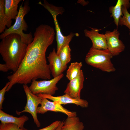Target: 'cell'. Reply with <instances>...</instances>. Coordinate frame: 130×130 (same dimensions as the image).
I'll return each mask as SVG.
<instances>
[{"mask_svg": "<svg viewBox=\"0 0 130 130\" xmlns=\"http://www.w3.org/2000/svg\"><path fill=\"white\" fill-rule=\"evenodd\" d=\"M36 95L42 98L50 99L53 101H57L61 105L72 104L79 106L82 108H86L88 106V103L86 100L81 98H73L65 94L62 96H57L41 94Z\"/></svg>", "mask_w": 130, "mask_h": 130, "instance_id": "11", "label": "cell"}, {"mask_svg": "<svg viewBox=\"0 0 130 130\" xmlns=\"http://www.w3.org/2000/svg\"><path fill=\"white\" fill-rule=\"evenodd\" d=\"M9 81L6 84L4 87L0 91V109H3L2 104L5 99V95L6 90L9 84Z\"/></svg>", "mask_w": 130, "mask_h": 130, "instance_id": "25", "label": "cell"}, {"mask_svg": "<svg viewBox=\"0 0 130 130\" xmlns=\"http://www.w3.org/2000/svg\"><path fill=\"white\" fill-rule=\"evenodd\" d=\"M128 1V0H118L115 6L109 7V12L111 13L110 17H112L114 18V23L117 27L118 26L120 18L123 16L122 11V7Z\"/></svg>", "mask_w": 130, "mask_h": 130, "instance_id": "17", "label": "cell"}, {"mask_svg": "<svg viewBox=\"0 0 130 130\" xmlns=\"http://www.w3.org/2000/svg\"><path fill=\"white\" fill-rule=\"evenodd\" d=\"M23 87L26 96V104L24 110L21 111H16V114L19 115L24 112L30 113L32 116L34 123L39 127L40 124L37 117V110L39 105L41 103L42 98L32 93L27 84H23Z\"/></svg>", "mask_w": 130, "mask_h": 130, "instance_id": "6", "label": "cell"}, {"mask_svg": "<svg viewBox=\"0 0 130 130\" xmlns=\"http://www.w3.org/2000/svg\"><path fill=\"white\" fill-rule=\"evenodd\" d=\"M0 130H20V128L14 123H1L0 124Z\"/></svg>", "mask_w": 130, "mask_h": 130, "instance_id": "23", "label": "cell"}, {"mask_svg": "<svg viewBox=\"0 0 130 130\" xmlns=\"http://www.w3.org/2000/svg\"><path fill=\"white\" fill-rule=\"evenodd\" d=\"M90 30L87 29L84 30L85 36L89 38L92 43L93 48L98 49H107L106 37L105 34L99 33L101 29L91 28Z\"/></svg>", "mask_w": 130, "mask_h": 130, "instance_id": "10", "label": "cell"}, {"mask_svg": "<svg viewBox=\"0 0 130 130\" xmlns=\"http://www.w3.org/2000/svg\"><path fill=\"white\" fill-rule=\"evenodd\" d=\"M28 46L17 34H10L1 39L0 53L5 64L14 73L18 70L24 58Z\"/></svg>", "mask_w": 130, "mask_h": 130, "instance_id": "2", "label": "cell"}, {"mask_svg": "<svg viewBox=\"0 0 130 130\" xmlns=\"http://www.w3.org/2000/svg\"><path fill=\"white\" fill-rule=\"evenodd\" d=\"M21 0H5L4 8L6 15L10 20L15 19L18 11L17 9L18 4Z\"/></svg>", "mask_w": 130, "mask_h": 130, "instance_id": "15", "label": "cell"}, {"mask_svg": "<svg viewBox=\"0 0 130 130\" xmlns=\"http://www.w3.org/2000/svg\"><path fill=\"white\" fill-rule=\"evenodd\" d=\"M64 76L62 73L50 80L38 81L33 80L29 87V88L32 93L35 95L41 94L53 96L58 90L57 84Z\"/></svg>", "mask_w": 130, "mask_h": 130, "instance_id": "5", "label": "cell"}, {"mask_svg": "<svg viewBox=\"0 0 130 130\" xmlns=\"http://www.w3.org/2000/svg\"><path fill=\"white\" fill-rule=\"evenodd\" d=\"M64 123V121H63L59 125L55 130H61L62 127Z\"/></svg>", "mask_w": 130, "mask_h": 130, "instance_id": "27", "label": "cell"}, {"mask_svg": "<svg viewBox=\"0 0 130 130\" xmlns=\"http://www.w3.org/2000/svg\"><path fill=\"white\" fill-rule=\"evenodd\" d=\"M112 57L107 49H98L92 47L86 55L85 61L88 65L104 72H113L116 69L111 61Z\"/></svg>", "mask_w": 130, "mask_h": 130, "instance_id": "4", "label": "cell"}, {"mask_svg": "<svg viewBox=\"0 0 130 130\" xmlns=\"http://www.w3.org/2000/svg\"><path fill=\"white\" fill-rule=\"evenodd\" d=\"M41 106L38 107L37 113L44 114L48 111L63 113L68 117L76 116V112L70 111L62 106L57 101L51 102L46 98H42Z\"/></svg>", "mask_w": 130, "mask_h": 130, "instance_id": "8", "label": "cell"}, {"mask_svg": "<svg viewBox=\"0 0 130 130\" xmlns=\"http://www.w3.org/2000/svg\"><path fill=\"white\" fill-rule=\"evenodd\" d=\"M62 121L57 120L52 123L49 126L38 130H55L61 124ZM20 130H28L24 128L20 129Z\"/></svg>", "mask_w": 130, "mask_h": 130, "instance_id": "24", "label": "cell"}, {"mask_svg": "<svg viewBox=\"0 0 130 130\" xmlns=\"http://www.w3.org/2000/svg\"><path fill=\"white\" fill-rule=\"evenodd\" d=\"M130 6L129 1L123 5L122 8V11L123 16L120 18L118 25H125L129 29V34L130 35V14L128 12L127 9Z\"/></svg>", "mask_w": 130, "mask_h": 130, "instance_id": "20", "label": "cell"}, {"mask_svg": "<svg viewBox=\"0 0 130 130\" xmlns=\"http://www.w3.org/2000/svg\"><path fill=\"white\" fill-rule=\"evenodd\" d=\"M9 69L5 64H0V71L4 72H7Z\"/></svg>", "mask_w": 130, "mask_h": 130, "instance_id": "26", "label": "cell"}, {"mask_svg": "<svg viewBox=\"0 0 130 130\" xmlns=\"http://www.w3.org/2000/svg\"><path fill=\"white\" fill-rule=\"evenodd\" d=\"M55 25L57 42L56 53L58 55L62 49L69 45L72 38L75 36L74 33L71 32L69 35L65 36L62 34L56 19L57 16H52Z\"/></svg>", "mask_w": 130, "mask_h": 130, "instance_id": "13", "label": "cell"}, {"mask_svg": "<svg viewBox=\"0 0 130 130\" xmlns=\"http://www.w3.org/2000/svg\"><path fill=\"white\" fill-rule=\"evenodd\" d=\"M38 4L42 6L51 13L52 16H57L59 14H62L64 11L63 8L57 7L54 5L50 4L46 1L44 0L43 3L41 1Z\"/></svg>", "mask_w": 130, "mask_h": 130, "instance_id": "22", "label": "cell"}, {"mask_svg": "<svg viewBox=\"0 0 130 130\" xmlns=\"http://www.w3.org/2000/svg\"><path fill=\"white\" fill-rule=\"evenodd\" d=\"M51 73L53 77H57L61 74L66 69L67 67H64L57 54L54 48L50 52L47 57Z\"/></svg>", "mask_w": 130, "mask_h": 130, "instance_id": "12", "label": "cell"}, {"mask_svg": "<svg viewBox=\"0 0 130 130\" xmlns=\"http://www.w3.org/2000/svg\"><path fill=\"white\" fill-rule=\"evenodd\" d=\"M106 37L107 49L112 56L118 55L124 51L125 46L119 38L120 33L117 28L112 31H108L105 34Z\"/></svg>", "mask_w": 130, "mask_h": 130, "instance_id": "7", "label": "cell"}, {"mask_svg": "<svg viewBox=\"0 0 130 130\" xmlns=\"http://www.w3.org/2000/svg\"><path fill=\"white\" fill-rule=\"evenodd\" d=\"M82 66L81 62L72 63L66 72V77L70 81L76 78L78 75Z\"/></svg>", "mask_w": 130, "mask_h": 130, "instance_id": "19", "label": "cell"}, {"mask_svg": "<svg viewBox=\"0 0 130 130\" xmlns=\"http://www.w3.org/2000/svg\"><path fill=\"white\" fill-rule=\"evenodd\" d=\"M5 1L0 0V33H2L6 29L12 26V20L8 19L6 15L5 12Z\"/></svg>", "mask_w": 130, "mask_h": 130, "instance_id": "18", "label": "cell"}, {"mask_svg": "<svg viewBox=\"0 0 130 130\" xmlns=\"http://www.w3.org/2000/svg\"><path fill=\"white\" fill-rule=\"evenodd\" d=\"M55 30L52 26L42 24L37 27L32 42L28 45L25 56L17 71L8 76L9 91L16 84H27L33 80L50 79L51 72L47 64L46 52L53 43Z\"/></svg>", "mask_w": 130, "mask_h": 130, "instance_id": "1", "label": "cell"}, {"mask_svg": "<svg viewBox=\"0 0 130 130\" xmlns=\"http://www.w3.org/2000/svg\"><path fill=\"white\" fill-rule=\"evenodd\" d=\"M29 119L26 116L23 115L19 117H14L0 109V120L1 123H11L16 125L20 129L24 128L25 123Z\"/></svg>", "mask_w": 130, "mask_h": 130, "instance_id": "14", "label": "cell"}, {"mask_svg": "<svg viewBox=\"0 0 130 130\" xmlns=\"http://www.w3.org/2000/svg\"><path fill=\"white\" fill-rule=\"evenodd\" d=\"M28 1H26L24 6L23 3L20 6L18 13L15 19L14 24L10 27L6 29L0 35V39H2L7 35L12 33H16L20 35L23 41L28 45L32 41L33 38L31 32L25 34L23 31H26L28 26L24 19V16L30 10Z\"/></svg>", "mask_w": 130, "mask_h": 130, "instance_id": "3", "label": "cell"}, {"mask_svg": "<svg viewBox=\"0 0 130 130\" xmlns=\"http://www.w3.org/2000/svg\"><path fill=\"white\" fill-rule=\"evenodd\" d=\"M71 49L69 45L63 48L58 54L63 66L67 67V65L71 60Z\"/></svg>", "mask_w": 130, "mask_h": 130, "instance_id": "21", "label": "cell"}, {"mask_svg": "<svg viewBox=\"0 0 130 130\" xmlns=\"http://www.w3.org/2000/svg\"><path fill=\"white\" fill-rule=\"evenodd\" d=\"M84 80L83 73L81 70L76 78L70 81L64 91L65 94L73 98H81V92L83 87Z\"/></svg>", "mask_w": 130, "mask_h": 130, "instance_id": "9", "label": "cell"}, {"mask_svg": "<svg viewBox=\"0 0 130 130\" xmlns=\"http://www.w3.org/2000/svg\"><path fill=\"white\" fill-rule=\"evenodd\" d=\"M83 123L76 116L68 117L64 121L61 130H83Z\"/></svg>", "mask_w": 130, "mask_h": 130, "instance_id": "16", "label": "cell"}]
</instances>
